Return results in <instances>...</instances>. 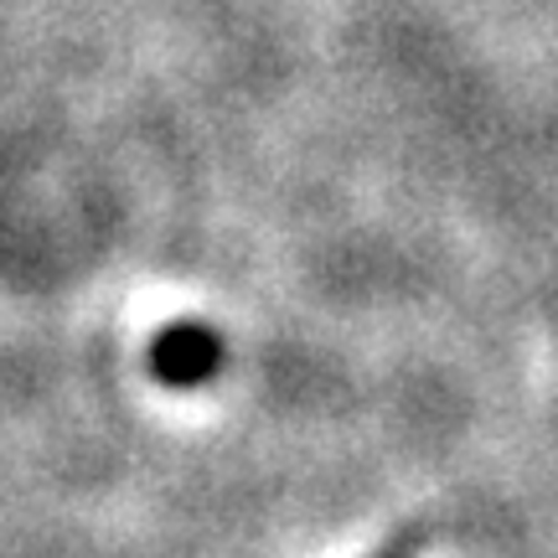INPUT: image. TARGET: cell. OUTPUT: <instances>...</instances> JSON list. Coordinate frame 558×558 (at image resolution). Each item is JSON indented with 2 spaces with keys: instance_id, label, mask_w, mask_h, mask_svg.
<instances>
[{
  "instance_id": "1",
  "label": "cell",
  "mask_w": 558,
  "mask_h": 558,
  "mask_svg": "<svg viewBox=\"0 0 558 558\" xmlns=\"http://www.w3.org/2000/svg\"><path fill=\"white\" fill-rule=\"evenodd\" d=\"M150 378L166 388H202L222 373V337L202 320H177L150 341Z\"/></svg>"
},
{
  "instance_id": "2",
  "label": "cell",
  "mask_w": 558,
  "mask_h": 558,
  "mask_svg": "<svg viewBox=\"0 0 558 558\" xmlns=\"http://www.w3.org/2000/svg\"><path fill=\"white\" fill-rule=\"evenodd\" d=\"M383 558H399V554H383Z\"/></svg>"
}]
</instances>
